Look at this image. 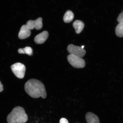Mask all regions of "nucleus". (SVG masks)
<instances>
[{"label":"nucleus","instance_id":"9b49d317","mask_svg":"<svg viewBox=\"0 0 123 123\" xmlns=\"http://www.w3.org/2000/svg\"><path fill=\"white\" fill-rule=\"evenodd\" d=\"M74 17V15L73 12L70 10H68L64 15V21L65 23H70L73 20Z\"/></svg>","mask_w":123,"mask_h":123},{"label":"nucleus","instance_id":"f8f14e48","mask_svg":"<svg viewBox=\"0 0 123 123\" xmlns=\"http://www.w3.org/2000/svg\"><path fill=\"white\" fill-rule=\"evenodd\" d=\"M18 52L19 54H26L30 56H32L33 54V49L29 47L19 49Z\"/></svg>","mask_w":123,"mask_h":123},{"label":"nucleus","instance_id":"6e6552de","mask_svg":"<svg viewBox=\"0 0 123 123\" xmlns=\"http://www.w3.org/2000/svg\"><path fill=\"white\" fill-rule=\"evenodd\" d=\"M31 34L30 30L26 25H24L21 28L18 34V37L19 39H23L28 37Z\"/></svg>","mask_w":123,"mask_h":123},{"label":"nucleus","instance_id":"f257e3e1","mask_svg":"<svg viewBox=\"0 0 123 123\" xmlns=\"http://www.w3.org/2000/svg\"><path fill=\"white\" fill-rule=\"evenodd\" d=\"M25 90L29 96L33 98L47 97V93L43 84L38 80L32 79L28 81L25 86Z\"/></svg>","mask_w":123,"mask_h":123},{"label":"nucleus","instance_id":"f03ea898","mask_svg":"<svg viewBox=\"0 0 123 123\" xmlns=\"http://www.w3.org/2000/svg\"><path fill=\"white\" fill-rule=\"evenodd\" d=\"M7 119L8 123H25L28 117L24 109L18 106L15 107L8 115Z\"/></svg>","mask_w":123,"mask_h":123},{"label":"nucleus","instance_id":"7ed1b4c3","mask_svg":"<svg viewBox=\"0 0 123 123\" xmlns=\"http://www.w3.org/2000/svg\"><path fill=\"white\" fill-rule=\"evenodd\" d=\"M67 59L71 65L75 68H82L85 67V61L79 57L70 54L68 56Z\"/></svg>","mask_w":123,"mask_h":123},{"label":"nucleus","instance_id":"dca6fc26","mask_svg":"<svg viewBox=\"0 0 123 123\" xmlns=\"http://www.w3.org/2000/svg\"><path fill=\"white\" fill-rule=\"evenodd\" d=\"M3 86L0 81V92H2L3 90Z\"/></svg>","mask_w":123,"mask_h":123},{"label":"nucleus","instance_id":"2eb2a0df","mask_svg":"<svg viewBox=\"0 0 123 123\" xmlns=\"http://www.w3.org/2000/svg\"><path fill=\"white\" fill-rule=\"evenodd\" d=\"M60 123H69L67 120L65 118H62L60 120Z\"/></svg>","mask_w":123,"mask_h":123},{"label":"nucleus","instance_id":"39448f33","mask_svg":"<svg viewBox=\"0 0 123 123\" xmlns=\"http://www.w3.org/2000/svg\"><path fill=\"white\" fill-rule=\"evenodd\" d=\"M67 50L70 54L73 55L80 57H82L85 55L86 52L84 49L81 47L70 44L67 47Z\"/></svg>","mask_w":123,"mask_h":123},{"label":"nucleus","instance_id":"0eeeda50","mask_svg":"<svg viewBox=\"0 0 123 123\" xmlns=\"http://www.w3.org/2000/svg\"><path fill=\"white\" fill-rule=\"evenodd\" d=\"M49 36L47 31H44L37 35L34 38V41L37 44H42L45 42Z\"/></svg>","mask_w":123,"mask_h":123},{"label":"nucleus","instance_id":"20e7f679","mask_svg":"<svg viewBox=\"0 0 123 123\" xmlns=\"http://www.w3.org/2000/svg\"><path fill=\"white\" fill-rule=\"evenodd\" d=\"M11 68L15 76L20 79L24 77L25 72L26 68L24 64L20 63H16L11 66Z\"/></svg>","mask_w":123,"mask_h":123},{"label":"nucleus","instance_id":"4468645a","mask_svg":"<svg viewBox=\"0 0 123 123\" xmlns=\"http://www.w3.org/2000/svg\"><path fill=\"white\" fill-rule=\"evenodd\" d=\"M117 20L119 23H123V12L120 14L118 17Z\"/></svg>","mask_w":123,"mask_h":123},{"label":"nucleus","instance_id":"ddd939ff","mask_svg":"<svg viewBox=\"0 0 123 123\" xmlns=\"http://www.w3.org/2000/svg\"><path fill=\"white\" fill-rule=\"evenodd\" d=\"M115 33L120 37H123V23H119L115 29Z\"/></svg>","mask_w":123,"mask_h":123},{"label":"nucleus","instance_id":"f3484780","mask_svg":"<svg viewBox=\"0 0 123 123\" xmlns=\"http://www.w3.org/2000/svg\"><path fill=\"white\" fill-rule=\"evenodd\" d=\"M81 47L82 49H84V46H82Z\"/></svg>","mask_w":123,"mask_h":123},{"label":"nucleus","instance_id":"9d476101","mask_svg":"<svg viewBox=\"0 0 123 123\" xmlns=\"http://www.w3.org/2000/svg\"><path fill=\"white\" fill-rule=\"evenodd\" d=\"M73 26L75 29L76 33L77 34H80L83 30L84 24L82 21L76 20L74 22Z\"/></svg>","mask_w":123,"mask_h":123},{"label":"nucleus","instance_id":"1a4fd4ad","mask_svg":"<svg viewBox=\"0 0 123 123\" xmlns=\"http://www.w3.org/2000/svg\"><path fill=\"white\" fill-rule=\"evenodd\" d=\"M86 119L87 123H99V118L92 112H89L86 113Z\"/></svg>","mask_w":123,"mask_h":123},{"label":"nucleus","instance_id":"423d86ee","mask_svg":"<svg viewBox=\"0 0 123 123\" xmlns=\"http://www.w3.org/2000/svg\"><path fill=\"white\" fill-rule=\"evenodd\" d=\"M42 18H39L35 20H30L28 21L26 25L30 30H33L35 28L39 30L43 27Z\"/></svg>","mask_w":123,"mask_h":123},{"label":"nucleus","instance_id":"a211bd4d","mask_svg":"<svg viewBox=\"0 0 123 123\" xmlns=\"http://www.w3.org/2000/svg\"></svg>","mask_w":123,"mask_h":123}]
</instances>
